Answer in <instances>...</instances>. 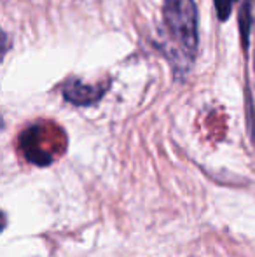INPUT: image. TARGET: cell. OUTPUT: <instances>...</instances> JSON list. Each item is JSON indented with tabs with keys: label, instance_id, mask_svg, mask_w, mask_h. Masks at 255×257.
Segmentation results:
<instances>
[{
	"label": "cell",
	"instance_id": "obj_6",
	"mask_svg": "<svg viewBox=\"0 0 255 257\" xmlns=\"http://www.w3.org/2000/svg\"><path fill=\"white\" fill-rule=\"evenodd\" d=\"M6 224H7L6 215H4V212H0V233H2V231H4V227H6Z\"/></svg>",
	"mask_w": 255,
	"mask_h": 257
},
{
	"label": "cell",
	"instance_id": "obj_2",
	"mask_svg": "<svg viewBox=\"0 0 255 257\" xmlns=\"http://www.w3.org/2000/svg\"><path fill=\"white\" fill-rule=\"evenodd\" d=\"M20 149L30 163L46 166L63 153L65 135L58 126L39 122L21 133Z\"/></svg>",
	"mask_w": 255,
	"mask_h": 257
},
{
	"label": "cell",
	"instance_id": "obj_1",
	"mask_svg": "<svg viewBox=\"0 0 255 257\" xmlns=\"http://www.w3.org/2000/svg\"><path fill=\"white\" fill-rule=\"evenodd\" d=\"M164 25L175 68L187 72L197 51V9L194 0H164Z\"/></svg>",
	"mask_w": 255,
	"mask_h": 257
},
{
	"label": "cell",
	"instance_id": "obj_3",
	"mask_svg": "<svg viewBox=\"0 0 255 257\" xmlns=\"http://www.w3.org/2000/svg\"><path fill=\"white\" fill-rule=\"evenodd\" d=\"M107 89L105 86H93L79 81V79H68L63 84V96L74 105H91L98 102Z\"/></svg>",
	"mask_w": 255,
	"mask_h": 257
},
{
	"label": "cell",
	"instance_id": "obj_4",
	"mask_svg": "<svg viewBox=\"0 0 255 257\" xmlns=\"http://www.w3.org/2000/svg\"><path fill=\"white\" fill-rule=\"evenodd\" d=\"M215 2V9H217L218 20L225 21L229 18V14L232 13V7H234L236 0H213Z\"/></svg>",
	"mask_w": 255,
	"mask_h": 257
},
{
	"label": "cell",
	"instance_id": "obj_5",
	"mask_svg": "<svg viewBox=\"0 0 255 257\" xmlns=\"http://www.w3.org/2000/svg\"><path fill=\"white\" fill-rule=\"evenodd\" d=\"M9 49V41H7V35L0 30V56H4V53Z\"/></svg>",
	"mask_w": 255,
	"mask_h": 257
}]
</instances>
